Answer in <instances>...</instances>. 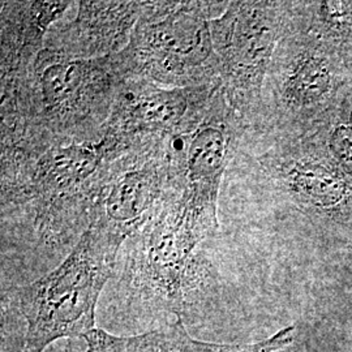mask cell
<instances>
[{
	"mask_svg": "<svg viewBox=\"0 0 352 352\" xmlns=\"http://www.w3.org/2000/svg\"><path fill=\"white\" fill-rule=\"evenodd\" d=\"M131 78L122 52L81 59L45 46L24 72L0 80V146L46 148L101 138Z\"/></svg>",
	"mask_w": 352,
	"mask_h": 352,
	"instance_id": "1",
	"label": "cell"
},
{
	"mask_svg": "<svg viewBox=\"0 0 352 352\" xmlns=\"http://www.w3.org/2000/svg\"><path fill=\"white\" fill-rule=\"evenodd\" d=\"M138 141L106 126L101 138L87 142L0 146L1 225H24L38 244L72 251L93 223L109 166Z\"/></svg>",
	"mask_w": 352,
	"mask_h": 352,
	"instance_id": "2",
	"label": "cell"
},
{
	"mask_svg": "<svg viewBox=\"0 0 352 352\" xmlns=\"http://www.w3.org/2000/svg\"><path fill=\"white\" fill-rule=\"evenodd\" d=\"M124 244L91 225L54 270L13 289V302L26 322L25 352H43L55 340L84 338L96 329L97 302Z\"/></svg>",
	"mask_w": 352,
	"mask_h": 352,
	"instance_id": "3",
	"label": "cell"
},
{
	"mask_svg": "<svg viewBox=\"0 0 352 352\" xmlns=\"http://www.w3.org/2000/svg\"><path fill=\"white\" fill-rule=\"evenodd\" d=\"M219 1H146L122 52L132 78L167 88L222 85L210 21Z\"/></svg>",
	"mask_w": 352,
	"mask_h": 352,
	"instance_id": "4",
	"label": "cell"
},
{
	"mask_svg": "<svg viewBox=\"0 0 352 352\" xmlns=\"http://www.w3.org/2000/svg\"><path fill=\"white\" fill-rule=\"evenodd\" d=\"M218 228V217L182 193L126 240L124 278L133 296L176 317L199 278L197 248Z\"/></svg>",
	"mask_w": 352,
	"mask_h": 352,
	"instance_id": "5",
	"label": "cell"
},
{
	"mask_svg": "<svg viewBox=\"0 0 352 352\" xmlns=\"http://www.w3.org/2000/svg\"><path fill=\"white\" fill-rule=\"evenodd\" d=\"M173 140H139L109 166L94 204L91 225L126 241L183 193Z\"/></svg>",
	"mask_w": 352,
	"mask_h": 352,
	"instance_id": "6",
	"label": "cell"
},
{
	"mask_svg": "<svg viewBox=\"0 0 352 352\" xmlns=\"http://www.w3.org/2000/svg\"><path fill=\"white\" fill-rule=\"evenodd\" d=\"M222 91L239 116L261 101L263 84L282 33L276 3L232 1L210 21Z\"/></svg>",
	"mask_w": 352,
	"mask_h": 352,
	"instance_id": "7",
	"label": "cell"
},
{
	"mask_svg": "<svg viewBox=\"0 0 352 352\" xmlns=\"http://www.w3.org/2000/svg\"><path fill=\"white\" fill-rule=\"evenodd\" d=\"M222 85L167 88L128 80L107 126L128 139H177L193 131Z\"/></svg>",
	"mask_w": 352,
	"mask_h": 352,
	"instance_id": "8",
	"label": "cell"
},
{
	"mask_svg": "<svg viewBox=\"0 0 352 352\" xmlns=\"http://www.w3.org/2000/svg\"><path fill=\"white\" fill-rule=\"evenodd\" d=\"M238 116L219 89L193 131L173 140L182 170L184 197L215 217L221 183L236 135Z\"/></svg>",
	"mask_w": 352,
	"mask_h": 352,
	"instance_id": "9",
	"label": "cell"
},
{
	"mask_svg": "<svg viewBox=\"0 0 352 352\" xmlns=\"http://www.w3.org/2000/svg\"><path fill=\"white\" fill-rule=\"evenodd\" d=\"M146 1H77L69 21L51 28L45 46L81 58L96 59L126 49Z\"/></svg>",
	"mask_w": 352,
	"mask_h": 352,
	"instance_id": "10",
	"label": "cell"
},
{
	"mask_svg": "<svg viewBox=\"0 0 352 352\" xmlns=\"http://www.w3.org/2000/svg\"><path fill=\"white\" fill-rule=\"evenodd\" d=\"M77 1H1L0 78L24 72L43 50L51 28Z\"/></svg>",
	"mask_w": 352,
	"mask_h": 352,
	"instance_id": "11",
	"label": "cell"
},
{
	"mask_svg": "<svg viewBox=\"0 0 352 352\" xmlns=\"http://www.w3.org/2000/svg\"><path fill=\"white\" fill-rule=\"evenodd\" d=\"M294 327H285L273 337L253 344L208 343L192 338L177 316L175 322L139 336L116 337L94 329L82 340L87 352H276L294 342Z\"/></svg>",
	"mask_w": 352,
	"mask_h": 352,
	"instance_id": "12",
	"label": "cell"
}]
</instances>
